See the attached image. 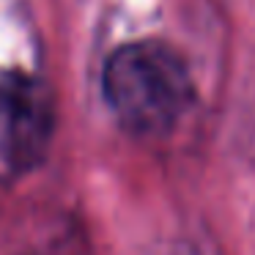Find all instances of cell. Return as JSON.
I'll use <instances>...</instances> for the list:
<instances>
[{
	"instance_id": "6da1fadb",
	"label": "cell",
	"mask_w": 255,
	"mask_h": 255,
	"mask_svg": "<svg viewBox=\"0 0 255 255\" xmlns=\"http://www.w3.org/2000/svg\"><path fill=\"white\" fill-rule=\"evenodd\" d=\"M102 94L127 132L162 137L189 110L195 85L176 47L140 39L110 52L102 69Z\"/></svg>"
},
{
	"instance_id": "7a4b0ae2",
	"label": "cell",
	"mask_w": 255,
	"mask_h": 255,
	"mask_svg": "<svg viewBox=\"0 0 255 255\" xmlns=\"http://www.w3.org/2000/svg\"><path fill=\"white\" fill-rule=\"evenodd\" d=\"M55 137V99L39 74L0 72V178L36 170Z\"/></svg>"
}]
</instances>
